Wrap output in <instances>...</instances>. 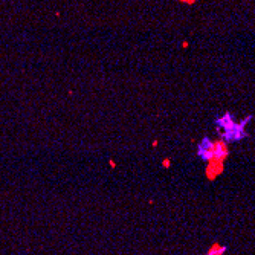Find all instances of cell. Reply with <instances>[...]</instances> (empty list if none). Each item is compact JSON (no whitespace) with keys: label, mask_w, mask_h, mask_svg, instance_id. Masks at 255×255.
<instances>
[{"label":"cell","mask_w":255,"mask_h":255,"mask_svg":"<svg viewBox=\"0 0 255 255\" xmlns=\"http://www.w3.org/2000/svg\"><path fill=\"white\" fill-rule=\"evenodd\" d=\"M223 171H225V162L220 160V159L212 157V159L208 160V165L205 168V176L209 182H212V180H216L220 174H223Z\"/></svg>","instance_id":"6da1fadb"},{"label":"cell","mask_w":255,"mask_h":255,"mask_svg":"<svg viewBox=\"0 0 255 255\" xmlns=\"http://www.w3.org/2000/svg\"><path fill=\"white\" fill-rule=\"evenodd\" d=\"M212 148H214V157L216 159H220V160H225L229 157V147H228L226 140L223 139H217L212 142Z\"/></svg>","instance_id":"7a4b0ae2"},{"label":"cell","mask_w":255,"mask_h":255,"mask_svg":"<svg viewBox=\"0 0 255 255\" xmlns=\"http://www.w3.org/2000/svg\"><path fill=\"white\" fill-rule=\"evenodd\" d=\"M199 156L205 159L206 162L209 159L214 157V148H212V140L209 139H203V142L199 145Z\"/></svg>","instance_id":"3957f363"},{"label":"cell","mask_w":255,"mask_h":255,"mask_svg":"<svg viewBox=\"0 0 255 255\" xmlns=\"http://www.w3.org/2000/svg\"><path fill=\"white\" fill-rule=\"evenodd\" d=\"M226 249H228V247L225 244H220V243L216 241V243H212L209 247H208V251H206L205 255H225Z\"/></svg>","instance_id":"277c9868"},{"label":"cell","mask_w":255,"mask_h":255,"mask_svg":"<svg viewBox=\"0 0 255 255\" xmlns=\"http://www.w3.org/2000/svg\"><path fill=\"white\" fill-rule=\"evenodd\" d=\"M162 166H164V168H170V166H171V159H168V157L162 160Z\"/></svg>","instance_id":"5b68a950"},{"label":"cell","mask_w":255,"mask_h":255,"mask_svg":"<svg viewBox=\"0 0 255 255\" xmlns=\"http://www.w3.org/2000/svg\"><path fill=\"white\" fill-rule=\"evenodd\" d=\"M180 3H185V5H194L197 0H179Z\"/></svg>","instance_id":"8992f818"},{"label":"cell","mask_w":255,"mask_h":255,"mask_svg":"<svg viewBox=\"0 0 255 255\" xmlns=\"http://www.w3.org/2000/svg\"><path fill=\"white\" fill-rule=\"evenodd\" d=\"M109 165L112 166V168H116V164H115V160H109Z\"/></svg>","instance_id":"52a82bcc"}]
</instances>
